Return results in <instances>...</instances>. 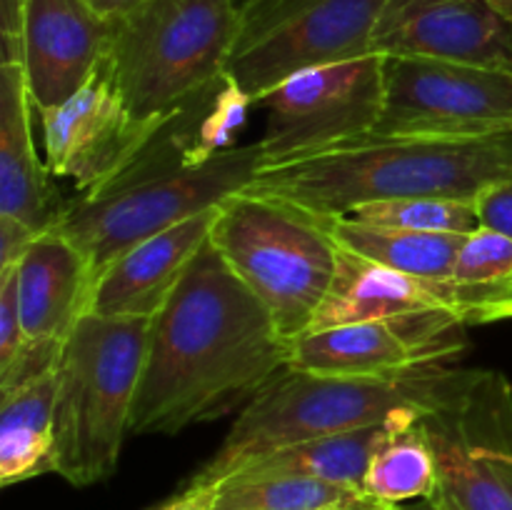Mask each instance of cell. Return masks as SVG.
Here are the masks:
<instances>
[{
    "instance_id": "8",
    "label": "cell",
    "mask_w": 512,
    "mask_h": 510,
    "mask_svg": "<svg viewBox=\"0 0 512 510\" xmlns=\"http://www.w3.org/2000/svg\"><path fill=\"white\" fill-rule=\"evenodd\" d=\"M385 0H240L225 78L258 105L305 70L373 53Z\"/></svg>"
},
{
    "instance_id": "28",
    "label": "cell",
    "mask_w": 512,
    "mask_h": 510,
    "mask_svg": "<svg viewBox=\"0 0 512 510\" xmlns=\"http://www.w3.org/2000/svg\"><path fill=\"white\" fill-rule=\"evenodd\" d=\"M475 210H478L480 228L495 230L512 240V175L480 190L475 198Z\"/></svg>"
},
{
    "instance_id": "32",
    "label": "cell",
    "mask_w": 512,
    "mask_h": 510,
    "mask_svg": "<svg viewBox=\"0 0 512 510\" xmlns=\"http://www.w3.org/2000/svg\"><path fill=\"white\" fill-rule=\"evenodd\" d=\"M85 3H88L90 8L98 10L100 15H105V18L118 20L123 18L125 13H130L135 5L143 3V0H85Z\"/></svg>"
},
{
    "instance_id": "2",
    "label": "cell",
    "mask_w": 512,
    "mask_h": 510,
    "mask_svg": "<svg viewBox=\"0 0 512 510\" xmlns=\"http://www.w3.org/2000/svg\"><path fill=\"white\" fill-rule=\"evenodd\" d=\"M223 80L203 118L198 113L208 95L165 123L113 180L65 203L53 230L83 250L93 285L133 245L215 210L258 178L265 165L260 140L225 143L230 130L243 123L250 100Z\"/></svg>"
},
{
    "instance_id": "18",
    "label": "cell",
    "mask_w": 512,
    "mask_h": 510,
    "mask_svg": "<svg viewBox=\"0 0 512 510\" xmlns=\"http://www.w3.org/2000/svg\"><path fill=\"white\" fill-rule=\"evenodd\" d=\"M33 103L20 60H0V215L38 233L58 225L65 203L33 140Z\"/></svg>"
},
{
    "instance_id": "14",
    "label": "cell",
    "mask_w": 512,
    "mask_h": 510,
    "mask_svg": "<svg viewBox=\"0 0 512 510\" xmlns=\"http://www.w3.org/2000/svg\"><path fill=\"white\" fill-rule=\"evenodd\" d=\"M373 53L512 70V20L490 0H385Z\"/></svg>"
},
{
    "instance_id": "1",
    "label": "cell",
    "mask_w": 512,
    "mask_h": 510,
    "mask_svg": "<svg viewBox=\"0 0 512 510\" xmlns=\"http://www.w3.org/2000/svg\"><path fill=\"white\" fill-rule=\"evenodd\" d=\"M290 363V340L205 243L150 318L130 433L175 435L243 410Z\"/></svg>"
},
{
    "instance_id": "15",
    "label": "cell",
    "mask_w": 512,
    "mask_h": 510,
    "mask_svg": "<svg viewBox=\"0 0 512 510\" xmlns=\"http://www.w3.org/2000/svg\"><path fill=\"white\" fill-rule=\"evenodd\" d=\"M113 20L85 0H25L20 63L35 113L65 103L108 58Z\"/></svg>"
},
{
    "instance_id": "23",
    "label": "cell",
    "mask_w": 512,
    "mask_h": 510,
    "mask_svg": "<svg viewBox=\"0 0 512 510\" xmlns=\"http://www.w3.org/2000/svg\"><path fill=\"white\" fill-rule=\"evenodd\" d=\"M210 488L205 510H343L375 500L365 490L300 475H233Z\"/></svg>"
},
{
    "instance_id": "25",
    "label": "cell",
    "mask_w": 512,
    "mask_h": 510,
    "mask_svg": "<svg viewBox=\"0 0 512 510\" xmlns=\"http://www.w3.org/2000/svg\"><path fill=\"white\" fill-rule=\"evenodd\" d=\"M350 218L388 228L418 230V233L470 235L480 228L473 200L453 198H395L360 205L350 210Z\"/></svg>"
},
{
    "instance_id": "24",
    "label": "cell",
    "mask_w": 512,
    "mask_h": 510,
    "mask_svg": "<svg viewBox=\"0 0 512 510\" xmlns=\"http://www.w3.org/2000/svg\"><path fill=\"white\" fill-rule=\"evenodd\" d=\"M420 418H408L378 445L365 473L363 490L388 505L433 500L438 493V463L425 438Z\"/></svg>"
},
{
    "instance_id": "26",
    "label": "cell",
    "mask_w": 512,
    "mask_h": 510,
    "mask_svg": "<svg viewBox=\"0 0 512 510\" xmlns=\"http://www.w3.org/2000/svg\"><path fill=\"white\" fill-rule=\"evenodd\" d=\"M60 350H63V340H25L15 358L5 368H0V395H8L55 373Z\"/></svg>"
},
{
    "instance_id": "29",
    "label": "cell",
    "mask_w": 512,
    "mask_h": 510,
    "mask_svg": "<svg viewBox=\"0 0 512 510\" xmlns=\"http://www.w3.org/2000/svg\"><path fill=\"white\" fill-rule=\"evenodd\" d=\"M38 235V230H33L30 225L10 218V215H0V270L18 265Z\"/></svg>"
},
{
    "instance_id": "33",
    "label": "cell",
    "mask_w": 512,
    "mask_h": 510,
    "mask_svg": "<svg viewBox=\"0 0 512 510\" xmlns=\"http://www.w3.org/2000/svg\"><path fill=\"white\" fill-rule=\"evenodd\" d=\"M395 505H388V503H380V500H368V503H360V505H353V508H343V510H393Z\"/></svg>"
},
{
    "instance_id": "9",
    "label": "cell",
    "mask_w": 512,
    "mask_h": 510,
    "mask_svg": "<svg viewBox=\"0 0 512 510\" xmlns=\"http://www.w3.org/2000/svg\"><path fill=\"white\" fill-rule=\"evenodd\" d=\"M438 463V510H512V385L473 370L463 388L420 415Z\"/></svg>"
},
{
    "instance_id": "17",
    "label": "cell",
    "mask_w": 512,
    "mask_h": 510,
    "mask_svg": "<svg viewBox=\"0 0 512 510\" xmlns=\"http://www.w3.org/2000/svg\"><path fill=\"white\" fill-rule=\"evenodd\" d=\"M448 313L475 325L473 313L453 283H430L383 268L340 248L338 270L310 330L408 315Z\"/></svg>"
},
{
    "instance_id": "19",
    "label": "cell",
    "mask_w": 512,
    "mask_h": 510,
    "mask_svg": "<svg viewBox=\"0 0 512 510\" xmlns=\"http://www.w3.org/2000/svg\"><path fill=\"white\" fill-rule=\"evenodd\" d=\"M25 338L65 340L88 310L93 270L83 250L58 230H45L18 263Z\"/></svg>"
},
{
    "instance_id": "16",
    "label": "cell",
    "mask_w": 512,
    "mask_h": 510,
    "mask_svg": "<svg viewBox=\"0 0 512 510\" xmlns=\"http://www.w3.org/2000/svg\"><path fill=\"white\" fill-rule=\"evenodd\" d=\"M215 210L193 215L120 255L98 275L85 313L105 318H153L210 240Z\"/></svg>"
},
{
    "instance_id": "31",
    "label": "cell",
    "mask_w": 512,
    "mask_h": 510,
    "mask_svg": "<svg viewBox=\"0 0 512 510\" xmlns=\"http://www.w3.org/2000/svg\"><path fill=\"white\" fill-rule=\"evenodd\" d=\"M210 490L213 488H208V485L188 483V488H185L183 493H178L175 498H170L168 503L160 505L158 510H205L208 508Z\"/></svg>"
},
{
    "instance_id": "11",
    "label": "cell",
    "mask_w": 512,
    "mask_h": 510,
    "mask_svg": "<svg viewBox=\"0 0 512 510\" xmlns=\"http://www.w3.org/2000/svg\"><path fill=\"white\" fill-rule=\"evenodd\" d=\"M383 93L385 55L378 53L293 75L258 103L268 110L260 138L265 165L373 133L383 113Z\"/></svg>"
},
{
    "instance_id": "10",
    "label": "cell",
    "mask_w": 512,
    "mask_h": 510,
    "mask_svg": "<svg viewBox=\"0 0 512 510\" xmlns=\"http://www.w3.org/2000/svg\"><path fill=\"white\" fill-rule=\"evenodd\" d=\"M375 133L473 140L512 133V70L433 58H385Z\"/></svg>"
},
{
    "instance_id": "35",
    "label": "cell",
    "mask_w": 512,
    "mask_h": 510,
    "mask_svg": "<svg viewBox=\"0 0 512 510\" xmlns=\"http://www.w3.org/2000/svg\"><path fill=\"white\" fill-rule=\"evenodd\" d=\"M393 510H405V508H400V505H395ZM428 510H438V508H435V505H430V503H428Z\"/></svg>"
},
{
    "instance_id": "4",
    "label": "cell",
    "mask_w": 512,
    "mask_h": 510,
    "mask_svg": "<svg viewBox=\"0 0 512 510\" xmlns=\"http://www.w3.org/2000/svg\"><path fill=\"white\" fill-rule=\"evenodd\" d=\"M470 373L473 368L438 363L395 378H343L288 365L240 410L218 453L190 483L210 488L255 455L370 428L405 410L428 413L448 403Z\"/></svg>"
},
{
    "instance_id": "20",
    "label": "cell",
    "mask_w": 512,
    "mask_h": 510,
    "mask_svg": "<svg viewBox=\"0 0 512 510\" xmlns=\"http://www.w3.org/2000/svg\"><path fill=\"white\" fill-rule=\"evenodd\" d=\"M420 415L423 413L405 410V413H398L395 418L380 425H370V428L285 445V448L245 460L225 478H233V475H300V478L328 480V483L363 490L365 473H368L370 458L378 445L388 438L395 425L408 418H420Z\"/></svg>"
},
{
    "instance_id": "30",
    "label": "cell",
    "mask_w": 512,
    "mask_h": 510,
    "mask_svg": "<svg viewBox=\"0 0 512 510\" xmlns=\"http://www.w3.org/2000/svg\"><path fill=\"white\" fill-rule=\"evenodd\" d=\"M25 0H0V60H20Z\"/></svg>"
},
{
    "instance_id": "13",
    "label": "cell",
    "mask_w": 512,
    "mask_h": 510,
    "mask_svg": "<svg viewBox=\"0 0 512 510\" xmlns=\"http://www.w3.org/2000/svg\"><path fill=\"white\" fill-rule=\"evenodd\" d=\"M465 328L455 315L430 313L308 330L290 340L288 365L318 375L395 378L458 358Z\"/></svg>"
},
{
    "instance_id": "6",
    "label": "cell",
    "mask_w": 512,
    "mask_h": 510,
    "mask_svg": "<svg viewBox=\"0 0 512 510\" xmlns=\"http://www.w3.org/2000/svg\"><path fill=\"white\" fill-rule=\"evenodd\" d=\"M240 0H143L113 20L108 65L135 118L153 128L225 78Z\"/></svg>"
},
{
    "instance_id": "5",
    "label": "cell",
    "mask_w": 512,
    "mask_h": 510,
    "mask_svg": "<svg viewBox=\"0 0 512 510\" xmlns=\"http://www.w3.org/2000/svg\"><path fill=\"white\" fill-rule=\"evenodd\" d=\"M150 320L85 313L63 340L55 393L53 473L75 488L115 473L130 433Z\"/></svg>"
},
{
    "instance_id": "7",
    "label": "cell",
    "mask_w": 512,
    "mask_h": 510,
    "mask_svg": "<svg viewBox=\"0 0 512 510\" xmlns=\"http://www.w3.org/2000/svg\"><path fill=\"white\" fill-rule=\"evenodd\" d=\"M210 243L285 338L308 333L340 255L320 215L243 190L218 205Z\"/></svg>"
},
{
    "instance_id": "21",
    "label": "cell",
    "mask_w": 512,
    "mask_h": 510,
    "mask_svg": "<svg viewBox=\"0 0 512 510\" xmlns=\"http://www.w3.org/2000/svg\"><path fill=\"white\" fill-rule=\"evenodd\" d=\"M323 223L338 248L430 283H450L465 240V235L418 233V230L363 223L350 215L323 218Z\"/></svg>"
},
{
    "instance_id": "27",
    "label": "cell",
    "mask_w": 512,
    "mask_h": 510,
    "mask_svg": "<svg viewBox=\"0 0 512 510\" xmlns=\"http://www.w3.org/2000/svg\"><path fill=\"white\" fill-rule=\"evenodd\" d=\"M23 315H20L18 265L0 270V368L15 358L25 343Z\"/></svg>"
},
{
    "instance_id": "34",
    "label": "cell",
    "mask_w": 512,
    "mask_h": 510,
    "mask_svg": "<svg viewBox=\"0 0 512 510\" xmlns=\"http://www.w3.org/2000/svg\"><path fill=\"white\" fill-rule=\"evenodd\" d=\"M490 3H493L500 13L508 15V18L512 20V0H490Z\"/></svg>"
},
{
    "instance_id": "12",
    "label": "cell",
    "mask_w": 512,
    "mask_h": 510,
    "mask_svg": "<svg viewBox=\"0 0 512 510\" xmlns=\"http://www.w3.org/2000/svg\"><path fill=\"white\" fill-rule=\"evenodd\" d=\"M38 115L45 165L58 178L73 180L80 193H93L113 180L160 130L135 118L108 60L65 103Z\"/></svg>"
},
{
    "instance_id": "3",
    "label": "cell",
    "mask_w": 512,
    "mask_h": 510,
    "mask_svg": "<svg viewBox=\"0 0 512 510\" xmlns=\"http://www.w3.org/2000/svg\"><path fill=\"white\" fill-rule=\"evenodd\" d=\"M512 175V133L450 140L368 133L318 153L263 165L248 193L285 200L323 218L395 198L473 200Z\"/></svg>"
},
{
    "instance_id": "22",
    "label": "cell",
    "mask_w": 512,
    "mask_h": 510,
    "mask_svg": "<svg viewBox=\"0 0 512 510\" xmlns=\"http://www.w3.org/2000/svg\"><path fill=\"white\" fill-rule=\"evenodd\" d=\"M55 373L0 395V485L53 473Z\"/></svg>"
}]
</instances>
